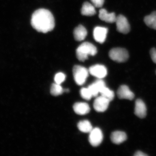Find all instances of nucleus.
<instances>
[{
	"label": "nucleus",
	"instance_id": "f257e3e1",
	"mask_svg": "<svg viewBox=\"0 0 156 156\" xmlns=\"http://www.w3.org/2000/svg\"><path fill=\"white\" fill-rule=\"evenodd\" d=\"M31 24L39 32L47 33L53 30L55 27V20L52 13L45 9H39L32 15Z\"/></svg>",
	"mask_w": 156,
	"mask_h": 156
},
{
	"label": "nucleus",
	"instance_id": "f03ea898",
	"mask_svg": "<svg viewBox=\"0 0 156 156\" xmlns=\"http://www.w3.org/2000/svg\"><path fill=\"white\" fill-rule=\"evenodd\" d=\"M97 53V48L89 42L83 43L76 50L77 58L80 61L82 62L88 59L89 56H94Z\"/></svg>",
	"mask_w": 156,
	"mask_h": 156
},
{
	"label": "nucleus",
	"instance_id": "7ed1b4c3",
	"mask_svg": "<svg viewBox=\"0 0 156 156\" xmlns=\"http://www.w3.org/2000/svg\"><path fill=\"white\" fill-rule=\"evenodd\" d=\"M110 58L117 62H124L129 58L128 51L124 48H117L112 49L109 52Z\"/></svg>",
	"mask_w": 156,
	"mask_h": 156
},
{
	"label": "nucleus",
	"instance_id": "20e7f679",
	"mask_svg": "<svg viewBox=\"0 0 156 156\" xmlns=\"http://www.w3.org/2000/svg\"><path fill=\"white\" fill-rule=\"evenodd\" d=\"M89 73V70L86 68L81 66H75L73 68V74L76 83L80 86L85 83Z\"/></svg>",
	"mask_w": 156,
	"mask_h": 156
},
{
	"label": "nucleus",
	"instance_id": "39448f33",
	"mask_svg": "<svg viewBox=\"0 0 156 156\" xmlns=\"http://www.w3.org/2000/svg\"><path fill=\"white\" fill-rule=\"evenodd\" d=\"M103 139V134L99 128L92 129L90 132L89 138V142L92 146L94 147L98 146L102 142Z\"/></svg>",
	"mask_w": 156,
	"mask_h": 156
},
{
	"label": "nucleus",
	"instance_id": "423d86ee",
	"mask_svg": "<svg viewBox=\"0 0 156 156\" xmlns=\"http://www.w3.org/2000/svg\"><path fill=\"white\" fill-rule=\"evenodd\" d=\"M117 30L118 32L123 34H127L131 30L128 20L122 15H119L115 20Z\"/></svg>",
	"mask_w": 156,
	"mask_h": 156
},
{
	"label": "nucleus",
	"instance_id": "0eeeda50",
	"mask_svg": "<svg viewBox=\"0 0 156 156\" xmlns=\"http://www.w3.org/2000/svg\"><path fill=\"white\" fill-rule=\"evenodd\" d=\"M110 102L109 100L101 95L95 98L93 107L96 112H105L108 108Z\"/></svg>",
	"mask_w": 156,
	"mask_h": 156
},
{
	"label": "nucleus",
	"instance_id": "6e6552de",
	"mask_svg": "<svg viewBox=\"0 0 156 156\" xmlns=\"http://www.w3.org/2000/svg\"><path fill=\"white\" fill-rule=\"evenodd\" d=\"M89 73L90 74L98 79H103L107 75V69L104 66L97 64L89 68Z\"/></svg>",
	"mask_w": 156,
	"mask_h": 156
},
{
	"label": "nucleus",
	"instance_id": "1a4fd4ad",
	"mask_svg": "<svg viewBox=\"0 0 156 156\" xmlns=\"http://www.w3.org/2000/svg\"><path fill=\"white\" fill-rule=\"evenodd\" d=\"M107 28L101 27H95L93 31V37L96 42L103 44L106 40L108 33Z\"/></svg>",
	"mask_w": 156,
	"mask_h": 156
},
{
	"label": "nucleus",
	"instance_id": "9d476101",
	"mask_svg": "<svg viewBox=\"0 0 156 156\" xmlns=\"http://www.w3.org/2000/svg\"><path fill=\"white\" fill-rule=\"evenodd\" d=\"M117 95L120 99H126L132 100L134 99V95L129 87L126 85H122L118 89Z\"/></svg>",
	"mask_w": 156,
	"mask_h": 156
},
{
	"label": "nucleus",
	"instance_id": "9b49d317",
	"mask_svg": "<svg viewBox=\"0 0 156 156\" xmlns=\"http://www.w3.org/2000/svg\"><path fill=\"white\" fill-rule=\"evenodd\" d=\"M134 114L136 116L143 119L147 115V108L145 103L140 99H136L135 101Z\"/></svg>",
	"mask_w": 156,
	"mask_h": 156
},
{
	"label": "nucleus",
	"instance_id": "f8f14e48",
	"mask_svg": "<svg viewBox=\"0 0 156 156\" xmlns=\"http://www.w3.org/2000/svg\"><path fill=\"white\" fill-rule=\"evenodd\" d=\"M73 108L75 112L79 115H87L90 111L89 105L85 102H77L74 105Z\"/></svg>",
	"mask_w": 156,
	"mask_h": 156
},
{
	"label": "nucleus",
	"instance_id": "ddd939ff",
	"mask_svg": "<svg viewBox=\"0 0 156 156\" xmlns=\"http://www.w3.org/2000/svg\"><path fill=\"white\" fill-rule=\"evenodd\" d=\"M116 17L115 13H108L105 9H101L99 11V18L107 23H113L115 22Z\"/></svg>",
	"mask_w": 156,
	"mask_h": 156
},
{
	"label": "nucleus",
	"instance_id": "4468645a",
	"mask_svg": "<svg viewBox=\"0 0 156 156\" xmlns=\"http://www.w3.org/2000/svg\"><path fill=\"white\" fill-rule=\"evenodd\" d=\"M127 138L126 133L123 131H115L111 135V140L112 142L116 144H120L126 141Z\"/></svg>",
	"mask_w": 156,
	"mask_h": 156
},
{
	"label": "nucleus",
	"instance_id": "2eb2a0df",
	"mask_svg": "<svg viewBox=\"0 0 156 156\" xmlns=\"http://www.w3.org/2000/svg\"><path fill=\"white\" fill-rule=\"evenodd\" d=\"M73 35L76 41H83L87 36V29L83 26L79 25L74 30Z\"/></svg>",
	"mask_w": 156,
	"mask_h": 156
},
{
	"label": "nucleus",
	"instance_id": "dca6fc26",
	"mask_svg": "<svg viewBox=\"0 0 156 156\" xmlns=\"http://www.w3.org/2000/svg\"><path fill=\"white\" fill-rule=\"evenodd\" d=\"M81 13L84 16H93L96 14L95 7L92 4H90L88 2H85L82 6Z\"/></svg>",
	"mask_w": 156,
	"mask_h": 156
},
{
	"label": "nucleus",
	"instance_id": "f3484780",
	"mask_svg": "<svg viewBox=\"0 0 156 156\" xmlns=\"http://www.w3.org/2000/svg\"><path fill=\"white\" fill-rule=\"evenodd\" d=\"M144 22L148 27L156 30V11H154L150 15L146 16Z\"/></svg>",
	"mask_w": 156,
	"mask_h": 156
},
{
	"label": "nucleus",
	"instance_id": "a211bd4d",
	"mask_svg": "<svg viewBox=\"0 0 156 156\" xmlns=\"http://www.w3.org/2000/svg\"><path fill=\"white\" fill-rule=\"evenodd\" d=\"M77 127L79 130L83 133H90L92 130V125L87 120H83L79 122Z\"/></svg>",
	"mask_w": 156,
	"mask_h": 156
},
{
	"label": "nucleus",
	"instance_id": "6ab92c4d",
	"mask_svg": "<svg viewBox=\"0 0 156 156\" xmlns=\"http://www.w3.org/2000/svg\"><path fill=\"white\" fill-rule=\"evenodd\" d=\"M64 92V90L62 89L60 84L55 83L52 84L50 88V93L54 96L61 95Z\"/></svg>",
	"mask_w": 156,
	"mask_h": 156
},
{
	"label": "nucleus",
	"instance_id": "aec40b11",
	"mask_svg": "<svg viewBox=\"0 0 156 156\" xmlns=\"http://www.w3.org/2000/svg\"><path fill=\"white\" fill-rule=\"evenodd\" d=\"M100 93L101 96H103L110 101L113 100L115 97V93L113 91L106 87L101 91Z\"/></svg>",
	"mask_w": 156,
	"mask_h": 156
},
{
	"label": "nucleus",
	"instance_id": "412c9836",
	"mask_svg": "<svg viewBox=\"0 0 156 156\" xmlns=\"http://www.w3.org/2000/svg\"><path fill=\"white\" fill-rule=\"evenodd\" d=\"M80 95L85 100H89L93 97L92 93L88 88H83L81 89Z\"/></svg>",
	"mask_w": 156,
	"mask_h": 156
},
{
	"label": "nucleus",
	"instance_id": "4be33fe9",
	"mask_svg": "<svg viewBox=\"0 0 156 156\" xmlns=\"http://www.w3.org/2000/svg\"><path fill=\"white\" fill-rule=\"evenodd\" d=\"M66 79V75L62 73H58L56 74L54 77V81L56 83L58 84H61L63 83Z\"/></svg>",
	"mask_w": 156,
	"mask_h": 156
},
{
	"label": "nucleus",
	"instance_id": "5701e85b",
	"mask_svg": "<svg viewBox=\"0 0 156 156\" xmlns=\"http://www.w3.org/2000/svg\"><path fill=\"white\" fill-rule=\"evenodd\" d=\"M88 89L90 90V92L92 93L93 97H96L98 95V93H99V90L95 85V84L93 83L88 87Z\"/></svg>",
	"mask_w": 156,
	"mask_h": 156
},
{
	"label": "nucleus",
	"instance_id": "b1692460",
	"mask_svg": "<svg viewBox=\"0 0 156 156\" xmlns=\"http://www.w3.org/2000/svg\"><path fill=\"white\" fill-rule=\"evenodd\" d=\"M94 83L98 88L99 93L102 89L106 87L105 82L103 80H101V79H98L97 80L95 81Z\"/></svg>",
	"mask_w": 156,
	"mask_h": 156
},
{
	"label": "nucleus",
	"instance_id": "393cba45",
	"mask_svg": "<svg viewBox=\"0 0 156 156\" xmlns=\"http://www.w3.org/2000/svg\"><path fill=\"white\" fill-rule=\"evenodd\" d=\"M95 8H101L103 6L105 0H90Z\"/></svg>",
	"mask_w": 156,
	"mask_h": 156
},
{
	"label": "nucleus",
	"instance_id": "a878e982",
	"mask_svg": "<svg viewBox=\"0 0 156 156\" xmlns=\"http://www.w3.org/2000/svg\"><path fill=\"white\" fill-rule=\"evenodd\" d=\"M150 53L152 60L155 63H156V49L155 48H152Z\"/></svg>",
	"mask_w": 156,
	"mask_h": 156
},
{
	"label": "nucleus",
	"instance_id": "bb28decb",
	"mask_svg": "<svg viewBox=\"0 0 156 156\" xmlns=\"http://www.w3.org/2000/svg\"><path fill=\"white\" fill-rule=\"evenodd\" d=\"M134 156H147V154H144V153L140 151H137L134 154Z\"/></svg>",
	"mask_w": 156,
	"mask_h": 156
}]
</instances>
